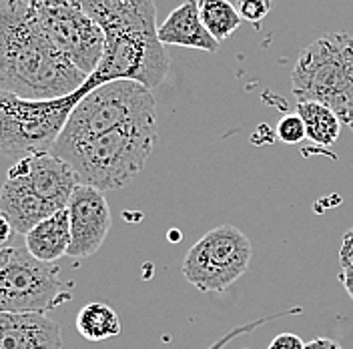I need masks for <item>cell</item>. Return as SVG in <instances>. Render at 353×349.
<instances>
[{"mask_svg":"<svg viewBox=\"0 0 353 349\" xmlns=\"http://www.w3.org/2000/svg\"><path fill=\"white\" fill-rule=\"evenodd\" d=\"M110 37L157 34L154 0H72Z\"/></svg>","mask_w":353,"mask_h":349,"instance_id":"7c38bea8","label":"cell"},{"mask_svg":"<svg viewBox=\"0 0 353 349\" xmlns=\"http://www.w3.org/2000/svg\"><path fill=\"white\" fill-rule=\"evenodd\" d=\"M43 34L81 72L90 77L105 52V32L72 0H28Z\"/></svg>","mask_w":353,"mask_h":349,"instance_id":"ba28073f","label":"cell"},{"mask_svg":"<svg viewBox=\"0 0 353 349\" xmlns=\"http://www.w3.org/2000/svg\"><path fill=\"white\" fill-rule=\"evenodd\" d=\"M350 127H352V131H353V112H352V117H350V123H347Z\"/></svg>","mask_w":353,"mask_h":349,"instance_id":"d4e9b609","label":"cell"},{"mask_svg":"<svg viewBox=\"0 0 353 349\" xmlns=\"http://www.w3.org/2000/svg\"><path fill=\"white\" fill-rule=\"evenodd\" d=\"M121 319L107 303H88L77 315V331L88 341H105L121 333Z\"/></svg>","mask_w":353,"mask_h":349,"instance_id":"e0dca14e","label":"cell"},{"mask_svg":"<svg viewBox=\"0 0 353 349\" xmlns=\"http://www.w3.org/2000/svg\"><path fill=\"white\" fill-rule=\"evenodd\" d=\"M90 90L94 88L85 83L72 94L50 101L0 92V153L12 161L50 153L72 109Z\"/></svg>","mask_w":353,"mask_h":349,"instance_id":"5b68a950","label":"cell"},{"mask_svg":"<svg viewBox=\"0 0 353 349\" xmlns=\"http://www.w3.org/2000/svg\"><path fill=\"white\" fill-rule=\"evenodd\" d=\"M26 251L39 259V261L57 263L65 257L70 247V223H68V211L63 209L41 223H37L26 235Z\"/></svg>","mask_w":353,"mask_h":349,"instance_id":"9a60e30c","label":"cell"},{"mask_svg":"<svg viewBox=\"0 0 353 349\" xmlns=\"http://www.w3.org/2000/svg\"><path fill=\"white\" fill-rule=\"evenodd\" d=\"M251 243L233 225H221L189 249L183 261V275L199 291H225L247 273Z\"/></svg>","mask_w":353,"mask_h":349,"instance_id":"9c48e42d","label":"cell"},{"mask_svg":"<svg viewBox=\"0 0 353 349\" xmlns=\"http://www.w3.org/2000/svg\"><path fill=\"white\" fill-rule=\"evenodd\" d=\"M17 231H14V227H12V223L8 221V217L0 211V249H4V247H8V243L12 239V235H14Z\"/></svg>","mask_w":353,"mask_h":349,"instance_id":"7402d4cb","label":"cell"},{"mask_svg":"<svg viewBox=\"0 0 353 349\" xmlns=\"http://www.w3.org/2000/svg\"><path fill=\"white\" fill-rule=\"evenodd\" d=\"M72 297L57 265L34 259L26 247L0 249V311L46 313Z\"/></svg>","mask_w":353,"mask_h":349,"instance_id":"52a82bcc","label":"cell"},{"mask_svg":"<svg viewBox=\"0 0 353 349\" xmlns=\"http://www.w3.org/2000/svg\"><path fill=\"white\" fill-rule=\"evenodd\" d=\"M157 37L163 44L189 46L207 52H217L221 44L203 26L197 0H185L181 6H176L167 17V21L159 26Z\"/></svg>","mask_w":353,"mask_h":349,"instance_id":"5bb4252c","label":"cell"},{"mask_svg":"<svg viewBox=\"0 0 353 349\" xmlns=\"http://www.w3.org/2000/svg\"><path fill=\"white\" fill-rule=\"evenodd\" d=\"M157 139V117H149L81 143L54 147L50 153L65 159L83 185L105 193L129 185L143 171Z\"/></svg>","mask_w":353,"mask_h":349,"instance_id":"7a4b0ae2","label":"cell"},{"mask_svg":"<svg viewBox=\"0 0 353 349\" xmlns=\"http://www.w3.org/2000/svg\"><path fill=\"white\" fill-rule=\"evenodd\" d=\"M68 223H70V247L68 257L74 261L94 255L110 231V209L105 193L79 185L68 201Z\"/></svg>","mask_w":353,"mask_h":349,"instance_id":"8fae6325","label":"cell"},{"mask_svg":"<svg viewBox=\"0 0 353 349\" xmlns=\"http://www.w3.org/2000/svg\"><path fill=\"white\" fill-rule=\"evenodd\" d=\"M339 281L343 285V289L347 291V295L353 299V259L343 261L341 273H339Z\"/></svg>","mask_w":353,"mask_h":349,"instance_id":"603a6c76","label":"cell"},{"mask_svg":"<svg viewBox=\"0 0 353 349\" xmlns=\"http://www.w3.org/2000/svg\"><path fill=\"white\" fill-rule=\"evenodd\" d=\"M305 349H341V346L327 337H315L309 343H305Z\"/></svg>","mask_w":353,"mask_h":349,"instance_id":"cb8c5ba5","label":"cell"},{"mask_svg":"<svg viewBox=\"0 0 353 349\" xmlns=\"http://www.w3.org/2000/svg\"><path fill=\"white\" fill-rule=\"evenodd\" d=\"M149 117H157L154 99L149 88L132 81H112L81 99L54 147L81 143Z\"/></svg>","mask_w":353,"mask_h":349,"instance_id":"8992f818","label":"cell"},{"mask_svg":"<svg viewBox=\"0 0 353 349\" xmlns=\"http://www.w3.org/2000/svg\"><path fill=\"white\" fill-rule=\"evenodd\" d=\"M79 174L54 153L34 154L14 163L0 187V211L14 231L26 235L37 223L68 207Z\"/></svg>","mask_w":353,"mask_h":349,"instance_id":"3957f363","label":"cell"},{"mask_svg":"<svg viewBox=\"0 0 353 349\" xmlns=\"http://www.w3.org/2000/svg\"><path fill=\"white\" fill-rule=\"evenodd\" d=\"M267 349H305V343L295 333H279Z\"/></svg>","mask_w":353,"mask_h":349,"instance_id":"44dd1931","label":"cell"},{"mask_svg":"<svg viewBox=\"0 0 353 349\" xmlns=\"http://www.w3.org/2000/svg\"><path fill=\"white\" fill-rule=\"evenodd\" d=\"M295 112L305 125V137L311 143L331 147L341 132V119L321 103H297Z\"/></svg>","mask_w":353,"mask_h":349,"instance_id":"2e32d148","label":"cell"},{"mask_svg":"<svg viewBox=\"0 0 353 349\" xmlns=\"http://www.w3.org/2000/svg\"><path fill=\"white\" fill-rule=\"evenodd\" d=\"M0 349H63V333L43 313L0 311Z\"/></svg>","mask_w":353,"mask_h":349,"instance_id":"4fadbf2b","label":"cell"},{"mask_svg":"<svg viewBox=\"0 0 353 349\" xmlns=\"http://www.w3.org/2000/svg\"><path fill=\"white\" fill-rule=\"evenodd\" d=\"M197 2L201 22L217 43L225 41L229 34H233L239 28L241 17L229 0H197Z\"/></svg>","mask_w":353,"mask_h":349,"instance_id":"ac0fdd59","label":"cell"},{"mask_svg":"<svg viewBox=\"0 0 353 349\" xmlns=\"http://www.w3.org/2000/svg\"><path fill=\"white\" fill-rule=\"evenodd\" d=\"M277 139L287 143V145H297L299 141L307 139L305 137V125H303V121H301V117L297 112L285 114L283 119H279V123H277Z\"/></svg>","mask_w":353,"mask_h":349,"instance_id":"d6986e66","label":"cell"},{"mask_svg":"<svg viewBox=\"0 0 353 349\" xmlns=\"http://www.w3.org/2000/svg\"><path fill=\"white\" fill-rule=\"evenodd\" d=\"M291 88L297 103H321L343 123L353 112V37L331 32L315 39L299 54Z\"/></svg>","mask_w":353,"mask_h":349,"instance_id":"277c9868","label":"cell"},{"mask_svg":"<svg viewBox=\"0 0 353 349\" xmlns=\"http://www.w3.org/2000/svg\"><path fill=\"white\" fill-rule=\"evenodd\" d=\"M169 57L157 34H131L105 39V52L87 79L92 88L112 81H132L145 88L159 87L169 72Z\"/></svg>","mask_w":353,"mask_h":349,"instance_id":"30bf717a","label":"cell"},{"mask_svg":"<svg viewBox=\"0 0 353 349\" xmlns=\"http://www.w3.org/2000/svg\"><path fill=\"white\" fill-rule=\"evenodd\" d=\"M235 8L245 21L259 22L271 12V0H237Z\"/></svg>","mask_w":353,"mask_h":349,"instance_id":"ffe728a7","label":"cell"},{"mask_svg":"<svg viewBox=\"0 0 353 349\" xmlns=\"http://www.w3.org/2000/svg\"><path fill=\"white\" fill-rule=\"evenodd\" d=\"M46 39L24 0H0V92L30 101L72 94L87 83Z\"/></svg>","mask_w":353,"mask_h":349,"instance_id":"6da1fadb","label":"cell"}]
</instances>
